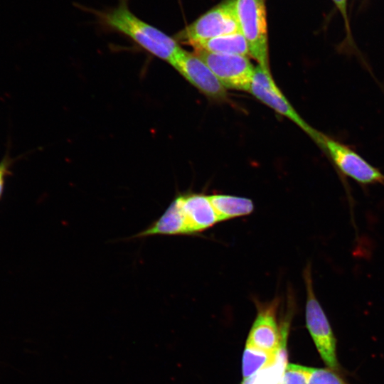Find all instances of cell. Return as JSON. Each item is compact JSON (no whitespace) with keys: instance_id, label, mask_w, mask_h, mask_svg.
Returning a JSON list of instances; mask_svg holds the SVG:
<instances>
[{"instance_id":"cell-1","label":"cell","mask_w":384,"mask_h":384,"mask_svg":"<svg viewBox=\"0 0 384 384\" xmlns=\"http://www.w3.org/2000/svg\"><path fill=\"white\" fill-rule=\"evenodd\" d=\"M129 0H118L117 6L92 9L100 26L128 37L141 48L169 64L182 49L174 38L146 23L132 13Z\"/></svg>"},{"instance_id":"cell-2","label":"cell","mask_w":384,"mask_h":384,"mask_svg":"<svg viewBox=\"0 0 384 384\" xmlns=\"http://www.w3.org/2000/svg\"><path fill=\"white\" fill-rule=\"evenodd\" d=\"M306 292L305 318L306 328L325 365L337 372L341 366L337 358L336 339L327 316L314 289L311 267L307 264L304 270Z\"/></svg>"},{"instance_id":"cell-3","label":"cell","mask_w":384,"mask_h":384,"mask_svg":"<svg viewBox=\"0 0 384 384\" xmlns=\"http://www.w3.org/2000/svg\"><path fill=\"white\" fill-rule=\"evenodd\" d=\"M235 0H225L178 31V43L191 46L197 42L240 32Z\"/></svg>"},{"instance_id":"cell-4","label":"cell","mask_w":384,"mask_h":384,"mask_svg":"<svg viewBox=\"0 0 384 384\" xmlns=\"http://www.w3.org/2000/svg\"><path fill=\"white\" fill-rule=\"evenodd\" d=\"M240 32L250 55L259 65L270 69L267 26L265 0H235Z\"/></svg>"},{"instance_id":"cell-5","label":"cell","mask_w":384,"mask_h":384,"mask_svg":"<svg viewBox=\"0 0 384 384\" xmlns=\"http://www.w3.org/2000/svg\"><path fill=\"white\" fill-rule=\"evenodd\" d=\"M280 304L279 298L262 303L256 301V318L250 331L247 345L271 353H278L285 348L287 323L279 324L277 311Z\"/></svg>"},{"instance_id":"cell-6","label":"cell","mask_w":384,"mask_h":384,"mask_svg":"<svg viewBox=\"0 0 384 384\" xmlns=\"http://www.w3.org/2000/svg\"><path fill=\"white\" fill-rule=\"evenodd\" d=\"M225 89L248 92L255 67L247 56L194 50Z\"/></svg>"},{"instance_id":"cell-7","label":"cell","mask_w":384,"mask_h":384,"mask_svg":"<svg viewBox=\"0 0 384 384\" xmlns=\"http://www.w3.org/2000/svg\"><path fill=\"white\" fill-rule=\"evenodd\" d=\"M248 92L277 113L292 120L310 138L315 133L316 129L301 117L277 86L270 70L257 65Z\"/></svg>"},{"instance_id":"cell-8","label":"cell","mask_w":384,"mask_h":384,"mask_svg":"<svg viewBox=\"0 0 384 384\" xmlns=\"http://www.w3.org/2000/svg\"><path fill=\"white\" fill-rule=\"evenodd\" d=\"M170 65L208 97L218 101L226 99V89L206 63L195 53L182 48Z\"/></svg>"},{"instance_id":"cell-9","label":"cell","mask_w":384,"mask_h":384,"mask_svg":"<svg viewBox=\"0 0 384 384\" xmlns=\"http://www.w3.org/2000/svg\"><path fill=\"white\" fill-rule=\"evenodd\" d=\"M185 219L188 235L204 231L218 223L208 196L184 193L176 196Z\"/></svg>"},{"instance_id":"cell-10","label":"cell","mask_w":384,"mask_h":384,"mask_svg":"<svg viewBox=\"0 0 384 384\" xmlns=\"http://www.w3.org/2000/svg\"><path fill=\"white\" fill-rule=\"evenodd\" d=\"M191 46L194 50L210 53L250 56L247 41L240 31L201 41Z\"/></svg>"},{"instance_id":"cell-11","label":"cell","mask_w":384,"mask_h":384,"mask_svg":"<svg viewBox=\"0 0 384 384\" xmlns=\"http://www.w3.org/2000/svg\"><path fill=\"white\" fill-rule=\"evenodd\" d=\"M220 221L250 215L254 210L251 199L226 194L208 196Z\"/></svg>"},{"instance_id":"cell-12","label":"cell","mask_w":384,"mask_h":384,"mask_svg":"<svg viewBox=\"0 0 384 384\" xmlns=\"http://www.w3.org/2000/svg\"><path fill=\"white\" fill-rule=\"evenodd\" d=\"M280 351L278 353H271L246 344L242 363L244 380L250 378L273 364L277 361Z\"/></svg>"},{"instance_id":"cell-13","label":"cell","mask_w":384,"mask_h":384,"mask_svg":"<svg viewBox=\"0 0 384 384\" xmlns=\"http://www.w3.org/2000/svg\"><path fill=\"white\" fill-rule=\"evenodd\" d=\"M287 366L285 348L282 349L277 361L255 375L244 380L242 384H279Z\"/></svg>"},{"instance_id":"cell-14","label":"cell","mask_w":384,"mask_h":384,"mask_svg":"<svg viewBox=\"0 0 384 384\" xmlns=\"http://www.w3.org/2000/svg\"><path fill=\"white\" fill-rule=\"evenodd\" d=\"M313 368L287 364L279 384H308Z\"/></svg>"},{"instance_id":"cell-15","label":"cell","mask_w":384,"mask_h":384,"mask_svg":"<svg viewBox=\"0 0 384 384\" xmlns=\"http://www.w3.org/2000/svg\"><path fill=\"white\" fill-rule=\"evenodd\" d=\"M308 384H350L341 373L329 368H314Z\"/></svg>"},{"instance_id":"cell-16","label":"cell","mask_w":384,"mask_h":384,"mask_svg":"<svg viewBox=\"0 0 384 384\" xmlns=\"http://www.w3.org/2000/svg\"><path fill=\"white\" fill-rule=\"evenodd\" d=\"M336 6H337L338 9L341 12V14L342 15L346 29V35H347V39L348 40V44L349 46H353V38L351 37V30H350V26H349V21L347 15V0H333Z\"/></svg>"},{"instance_id":"cell-17","label":"cell","mask_w":384,"mask_h":384,"mask_svg":"<svg viewBox=\"0 0 384 384\" xmlns=\"http://www.w3.org/2000/svg\"><path fill=\"white\" fill-rule=\"evenodd\" d=\"M9 162L4 160L0 163V198L3 193L4 176L8 173Z\"/></svg>"}]
</instances>
